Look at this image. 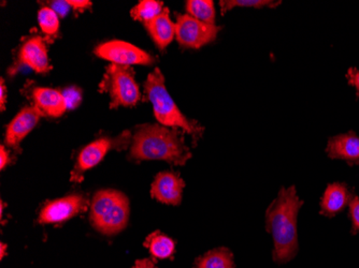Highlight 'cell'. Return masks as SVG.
<instances>
[{
  "mask_svg": "<svg viewBox=\"0 0 359 268\" xmlns=\"http://www.w3.org/2000/svg\"><path fill=\"white\" fill-rule=\"evenodd\" d=\"M304 205L295 186L282 188L266 211V230L273 239L272 259L276 264H285L297 255L298 213Z\"/></svg>",
  "mask_w": 359,
  "mask_h": 268,
  "instance_id": "cell-1",
  "label": "cell"
},
{
  "mask_svg": "<svg viewBox=\"0 0 359 268\" xmlns=\"http://www.w3.org/2000/svg\"><path fill=\"white\" fill-rule=\"evenodd\" d=\"M129 158L134 160H163L184 165L191 158L184 136L177 129L161 124H144L136 128Z\"/></svg>",
  "mask_w": 359,
  "mask_h": 268,
  "instance_id": "cell-2",
  "label": "cell"
},
{
  "mask_svg": "<svg viewBox=\"0 0 359 268\" xmlns=\"http://www.w3.org/2000/svg\"><path fill=\"white\" fill-rule=\"evenodd\" d=\"M147 98L152 104L155 117L159 124L172 129H182L194 141L203 136L205 128L197 122L189 120L177 108L165 85L164 74L155 68L144 83Z\"/></svg>",
  "mask_w": 359,
  "mask_h": 268,
  "instance_id": "cell-3",
  "label": "cell"
},
{
  "mask_svg": "<svg viewBox=\"0 0 359 268\" xmlns=\"http://www.w3.org/2000/svg\"><path fill=\"white\" fill-rule=\"evenodd\" d=\"M100 92H108L111 98L110 108L134 106L140 100V88L130 66L111 64L100 83Z\"/></svg>",
  "mask_w": 359,
  "mask_h": 268,
  "instance_id": "cell-4",
  "label": "cell"
},
{
  "mask_svg": "<svg viewBox=\"0 0 359 268\" xmlns=\"http://www.w3.org/2000/svg\"><path fill=\"white\" fill-rule=\"evenodd\" d=\"M132 134L125 131L118 138H102L84 147L79 154L76 165L72 172V181L81 183L83 174L92 167H96L112 149H122L132 144Z\"/></svg>",
  "mask_w": 359,
  "mask_h": 268,
  "instance_id": "cell-5",
  "label": "cell"
},
{
  "mask_svg": "<svg viewBox=\"0 0 359 268\" xmlns=\"http://www.w3.org/2000/svg\"><path fill=\"white\" fill-rule=\"evenodd\" d=\"M222 28L194 19L189 14H177L175 22V38L185 48H201L217 39Z\"/></svg>",
  "mask_w": 359,
  "mask_h": 268,
  "instance_id": "cell-6",
  "label": "cell"
},
{
  "mask_svg": "<svg viewBox=\"0 0 359 268\" xmlns=\"http://www.w3.org/2000/svg\"><path fill=\"white\" fill-rule=\"evenodd\" d=\"M95 54L102 59L108 60L111 64L121 66L132 64H144L150 66L155 62V58L143 51L138 46L128 42L112 40L100 44L95 48Z\"/></svg>",
  "mask_w": 359,
  "mask_h": 268,
  "instance_id": "cell-7",
  "label": "cell"
},
{
  "mask_svg": "<svg viewBox=\"0 0 359 268\" xmlns=\"http://www.w3.org/2000/svg\"><path fill=\"white\" fill-rule=\"evenodd\" d=\"M88 206V199L81 195H72L54 199L41 209L39 223L42 225L64 223L82 211H86Z\"/></svg>",
  "mask_w": 359,
  "mask_h": 268,
  "instance_id": "cell-8",
  "label": "cell"
},
{
  "mask_svg": "<svg viewBox=\"0 0 359 268\" xmlns=\"http://www.w3.org/2000/svg\"><path fill=\"white\" fill-rule=\"evenodd\" d=\"M41 111L35 106L22 108L7 127L5 143L8 147L20 152V144L27 136L28 133L37 126Z\"/></svg>",
  "mask_w": 359,
  "mask_h": 268,
  "instance_id": "cell-9",
  "label": "cell"
},
{
  "mask_svg": "<svg viewBox=\"0 0 359 268\" xmlns=\"http://www.w3.org/2000/svg\"><path fill=\"white\" fill-rule=\"evenodd\" d=\"M18 55L19 64L29 66L37 73H46L52 70L48 62L46 40L39 36L27 38L20 48Z\"/></svg>",
  "mask_w": 359,
  "mask_h": 268,
  "instance_id": "cell-10",
  "label": "cell"
},
{
  "mask_svg": "<svg viewBox=\"0 0 359 268\" xmlns=\"http://www.w3.org/2000/svg\"><path fill=\"white\" fill-rule=\"evenodd\" d=\"M185 183L180 175L172 172H161L155 177L151 188V195L158 202L168 205H179L182 201Z\"/></svg>",
  "mask_w": 359,
  "mask_h": 268,
  "instance_id": "cell-11",
  "label": "cell"
},
{
  "mask_svg": "<svg viewBox=\"0 0 359 268\" xmlns=\"http://www.w3.org/2000/svg\"><path fill=\"white\" fill-rule=\"evenodd\" d=\"M326 154L330 159L346 161L350 167L358 165L359 136L354 131L332 136L326 146Z\"/></svg>",
  "mask_w": 359,
  "mask_h": 268,
  "instance_id": "cell-12",
  "label": "cell"
},
{
  "mask_svg": "<svg viewBox=\"0 0 359 268\" xmlns=\"http://www.w3.org/2000/svg\"><path fill=\"white\" fill-rule=\"evenodd\" d=\"M353 195L346 183H330L320 199V215L334 218L350 204Z\"/></svg>",
  "mask_w": 359,
  "mask_h": 268,
  "instance_id": "cell-13",
  "label": "cell"
},
{
  "mask_svg": "<svg viewBox=\"0 0 359 268\" xmlns=\"http://www.w3.org/2000/svg\"><path fill=\"white\" fill-rule=\"evenodd\" d=\"M129 202L126 195H123L104 217L93 225V227L104 235H116L125 229L128 223Z\"/></svg>",
  "mask_w": 359,
  "mask_h": 268,
  "instance_id": "cell-14",
  "label": "cell"
},
{
  "mask_svg": "<svg viewBox=\"0 0 359 268\" xmlns=\"http://www.w3.org/2000/svg\"><path fill=\"white\" fill-rule=\"evenodd\" d=\"M34 106L42 114L50 117H60L67 111L68 106L62 92L53 88L37 87L32 92Z\"/></svg>",
  "mask_w": 359,
  "mask_h": 268,
  "instance_id": "cell-15",
  "label": "cell"
},
{
  "mask_svg": "<svg viewBox=\"0 0 359 268\" xmlns=\"http://www.w3.org/2000/svg\"><path fill=\"white\" fill-rule=\"evenodd\" d=\"M144 26L161 51H164L175 38V23L171 21L170 13L167 8L153 21L144 24Z\"/></svg>",
  "mask_w": 359,
  "mask_h": 268,
  "instance_id": "cell-16",
  "label": "cell"
},
{
  "mask_svg": "<svg viewBox=\"0 0 359 268\" xmlns=\"http://www.w3.org/2000/svg\"><path fill=\"white\" fill-rule=\"evenodd\" d=\"M123 193L116 190H102L95 195L93 199L92 207H90V223L92 225L104 217L114 205L118 203V199L123 197Z\"/></svg>",
  "mask_w": 359,
  "mask_h": 268,
  "instance_id": "cell-17",
  "label": "cell"
},
{
  "mask_svg": "<svg viewBox=\"0 0 359 268\" xmlns=\"http://www.w3.org/2000/svg\"><path fill=\"white\" fill-rule=\"evenodd\" d=\"M195 265L197 268H235L233 253L226 248L211 250L196 260Z\"/></svg>",
  "mask_w": 359,
  "mask_h": 268,
  "instance_id": "cell-18",
  "label": "cell"
},
{
  "mask_svg": "<svg viewBox=\"0 0 359 268\" xmlns=\"http://www.w3.org/2000/svg\"><path fill=\"white\" fill-rule=\"evenodd\" d=\"M145 247L150 250L151 255L156 259H169L175 253V241L161 232L151 234L144 243Z\"/></svg>",
  "mask_w": 359,
  "mask_h": 268,
  "instance_id": "cell-19",
  "label": "cell"
},
{
  "mask_svg": "<svg viewBox=\"0 0 359 268\" xmlns=\"http://www.w3.org/2000/svg\"><path fill=\"white\" fill-rule=\"evenodd\" d=\"M185 8L187 14L193 16L194 19L208 24H215V8L211 0H189Z\"/></svg>",
  "mask_w": 359,
  "mask_h": 268,
  "instance_id": "cell-20",
  "label": "cell"
},
{
  "mask_svg": "<svg viewBox=\"0 0 359 268\" xmlns=\"http://www.w3.org/2000/svg\"><path fill=\"white\" fill-rule=\"evenodd\" d=\"M164 5L156 0H142L136 7L133 8L130 14L133 19L142 22L143 24L153 21L155 17L164 11Z\"/></svg>",
  "mask_w": 359,
  "mask_h": 268,
  "instance_id": "cell-21",
  "label": "cell"
},
{
  "mask_svg": "<svg viewBox=\"0 0 359 268\" xmlns=\"http://www.w3.org/2000/svg\"><path fill=\"white\" fill-rule=\"evenodd\" d=\"M40 28L48 37H56L60 30V16L50 7H43L38 12Z\"/></svg>",
  "mask_w": 359,
  "mask_h": 268,
  "instance_id": "cell-22",
  "label": "cell"
},
{
  "mask_svg": "<svg viewBox=\"0 0 359 268\" xmlns=\"http://www.w3.org/2000/svg\"><path fill=\"white\" fill-rule=\"evenodd\" d=\"M282 1H272V0H223L219 1L222 14H226L233 8H274L281 5Z\"/></svg>",
  "mask_w": 359,
  "mask_h": 268,
  "instance_id": "cell-23",
  "label": "cell"
},
{
  "mask_svg": "<svg viewBox=\"0 0 359 268\" xmlns=\"http://www.w3.org/2000/svg\"><path fill=\"white\" fill-rule=\"evenodd\" d=\"M350 219L352 223V235L359 233V197L353 195L350 204Z\"/></svg>",
  "mask_w": 359,
  "mask_h": 268,
  "instance_id": "cell-24",
  "label": "cell"
},
{
  "mask_svg": "<svg viewBox=\"0 0 359 268\" xmlns=\"http://www.w3.org/2000/svg\"><path fill=\"white\" fill-rule=\"evenodd\" d=\"M62 94H64L68 108H76L79 102L81 101V92L78 88H69V90H65Z\"/></svg>",
  "mask_w": 359,
  "mask_h": 268,
  "instance_id": "cell-25",
  "label": "cell"
},
{
  "mask_svg": "<svg viewBox=\"0 0 359 268\" xmlns=\"http://www.w3.org/2000/svg\"><path fill=\"white\" fill-rule=\"evenodd\" d=\"M50 8L53 9L60 17H65V16L69 13L70 8L72 7H70L68 1L60 0V1H51L50 3Z\"/></svg>",
  "mask_w": 359,
  "mask_h": 268,
  "instance_id": "cell-26",
  "label": "cell"
},
{
  "mask_svg": "<svg viewBox=\"0 0 359 268\" xmlns=\"http://www.w3.org/2000/svg\"><path fill=\"white\" fill-rule=\"evenodd\" d=\"M348 84L356 90L357 99H359V70L356 68H350L346 73Z\"/></svg>",
  "mask_w": 359,
  "mask_h": 268,
  "instance_id": "cell-27",
  "label": "cell"
},
{
  "mask_svg": "<svg viewBox=\"0 0 359 268\" xmlns=\"http://www.w3.org/2000/svg\"><path fill=\"white\" fill-rule=\"evenodd\" d=\"M70 7L74 8L76 12H82L83 10L92 7V3L88 0H68Z\"/></svg>",
  "mask_w": 359,
  "mask_h": 268,
  "instance_id": "cell-28",
  "label": "cell"
},
{
  "mask_svg": "<svg viewBox=\"0 0 359 268\" xmlns=\"http://www.w3.org/2000/svg\"><path fill=\"white\" fill-rule=\"evenodd\" d=\"M6 102H7V87L5 85V80L1 78L0 80V110L1 112L5 111Z\"/></svg>",
  "mask_w": 359,
  "mask_h": 268,
  "instance_id": "cell-29",
  "label": "cell"
},
{
  "mask_svg": "<svg viewBox=\"0 0 359 268\" xmlns=\"http://www.w3.org/2000/svg\"><path fill=\"white\" fill-rule=\"evenodd\" d=\"M10 162V155L5 146L0 147V169L4 170Z\"/></svg>",
  "mask_w": 359,
  "mask_h": 268,
  "instance_id": "cell-30",
  "label": "cell"
},
{
  "mask_svg": "<svg viewBox=\"0 0 359 268\" xmlns=\"http://www.w3.org/2000/svg\"><path fill=\"white\" fill-rule=\"evenodd\" d=\"M133 268H157L155 266L154 262H152V260L149 259H143L138 260L135 263L134 267Z\"/></svg>",
  "mask_w": 359,
  "mask_h": 268,
  "instance_id": "cell-31",
  "label": "cell"
},
{
  "mask_svg": "<svg viewBox=\"0 0 359 268\" xmlns=\"http://www.w3.org/2000/svg\"><path fill=\"white\" fill-rule=\"evenodd\" d=\"M0 248H1V259H3L4 255H5V249L7 248V245L3 243L0 245Z\"/></svg>",
  "mask_w": 359,
  "mask_h": 268,
  "instance_id": "cell-32",
  "label": "cell"
}]
</instances>
